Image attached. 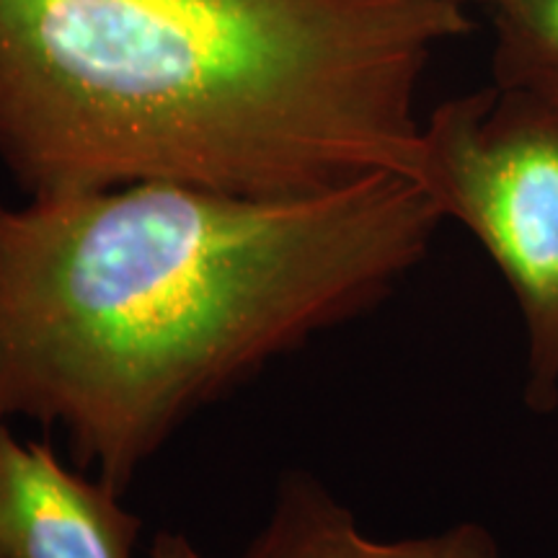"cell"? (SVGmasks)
<instances>
[{
  "label": "cell",
  "instance_id": "6da1fadb",
  "mask_svg": "<svg viewBox=\"0 0 558 558\" xmlns=\"http://www.w3.org/2000/svg\"><path fill=\"white\" fill-rule=\"evenodd\" d=\"M445 215L418 179L254 199L145 181L0 202V422L117 494L190 418L378 305Z\"/></svg>",
  "mask_w": 558,
  "mask_h": 558
},
{
  "label": "cell",
  "instance_id": "7a4b0ae2",
  "mask_svg": "<svg viewBox=\"0 0 558 558\" xmlns=\"http://www.w3.org/2000/svg\"><path fill=\"white\" fill-rule=\"evenodd\" d=\"M473 29L469 0H0V163L29 199L422 181L418 88Z\"/></svg>",
  "mask_w": 558,
  "mask_h": 558
},
{
  "label": "cell",
  "instance_id": "3957f363",
  "mask_svg": "<svg viewBox=\"0 0 558 558\" xmlns=\"http://www.w3.org/2000/svg\"><path fill=\"white\" fill-rule=\"evenodd\" d=\"M422 184L505 275L527 331L525 401L558 407V104L492 83L424 122Z\"/></svg>",
  "mask_w": 558,
  "mask_h": 558
},
{
  "label": "cell",
  "instance_id": "277c9868",
  "mask_svg": "<svg viewBox=\"0 0 558 558\" xmlns=\"http://www.w3.org/2000/svg\"><path fill=\"white\" fill-rule=\"evenodd\" d=\"M140 530L114 488L0 422V558H135Z\"/></svg>",
  "mask_w": 558,
  "mask_h": 558
},
{
  "label": "cell",
  "instance_id": "5b68a950",
  "mask_svg": "<svg viewBox=\"0 0 558 558\" xmlns=\"http://www.w3.org/2000/svg\"><path fill=\"white\" fill-rule=\"evenodd\" d=\"M241 558H501L497 541L476 522L437 535L378 541L311 473L282 476L275 505Z\"/></svg>",
  "mask_w": 558,
  "mask_h": 558
},
{
  "label": "cell",
  "instance_id": "8992f818",
  "mask_svg": "<svg viewBox=\"0 0 558 558\" xmlns=\"http://www.w3.org/2000/svg\"><path fill=\"white\" fill-rule=\"evenodd\" d=\"M494 37V83L558 104V0H481Z\"/></svg>",
  "mask_w": 558,
  "mask_h": 558
},
{
  "label": "cell",
  "instance_id": "52a82bcc",
  "mask_svg": "<svg viewBox=\"0 0 558 558\" xmlns=\"http://www.w3.org/2000/svg\"><path fill=\"white\" fill-rule=\"evenodd\" d=\"M148 558H202V556L199 550L192 546L186 535L163 530V533H158L156 538H153Z\"/></svg>",
  "mask_w": 558,
  "mask_h": 558
}]
</instances>
